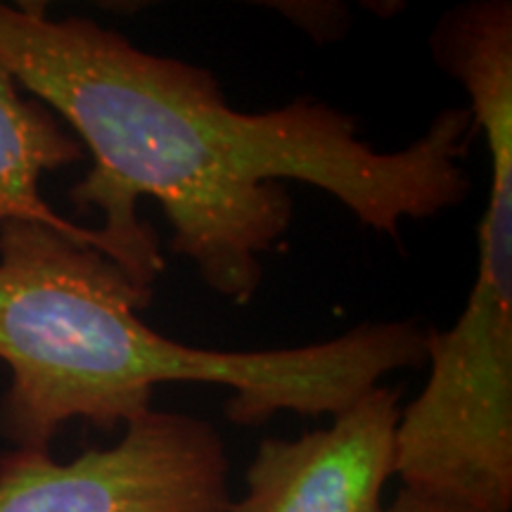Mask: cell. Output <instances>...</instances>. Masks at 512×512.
Returning <instances> with one entry per match:
<instances>
[{
  "label": "cell",
  "instance_id": "obj_1",
  "mask_svg": "<svg viewBox=\"0 0 512 512\" xmlns=\"http://www.w3.org/2000/svg\"><path fill=\"white\" fill-rule=\"evenodd\" d=\"M0 64L91 155L69 200L79 214L100 211L114 261L145 290L166 261L140 200L162 207L171 252L245 306L264 256L292 226L287 181L323 190L394 240L403 221L437 219L472 190L463 159L477 128L467 107H448L408 147L380 152L328 102L240 112L209 69L147 53L88 17L53 19L36 3H0Z\"/></svg>",
  "mask_w": 512,
  "mask_h": 512
},
{
  "label": "cell",
  "instance_id": "obj_2",
  "mask_svg": "<svg viewBox=\"0 0 512 512\" xmlns=\"http://www.w3.org/2000/svg\"><path fill=\"white\" fill-rule=\"evenodd\" d=\"M155 290L110 256L53 228L0 226V437L50 451L69 420L112 432L152 411L159 384H219L230 422L254 427L278 413L337 415L394 370L427 363L415 320L363 323L294 349L216 351L169 339L138 316Z\"/></svg>",
  "mask_w": 512,
  "mask_h": 512
},
{
  "label": "cell",
  "instance_id": "obj_3",
  "mask_svg": "<svg viewBox=\"0 0 512 512\" xmlns=\"http://www.w3.org/2000/svg\"><path fill=\"white\" fill-rule=\"evenodd\" d=\"M434 60L467 95L491 159L477 278L448 330H427L430 377L401 411L403 489L472 512L512 510V5L475 0L441 15Z\"/></svg>",
  "mask_w": 512,
  "mask_h": 512
},
{
  "label": "cell",
  "instance_id": "obj_4",
  "mask_svg": "<svg viewBox=\"0 0 512 512\" xmlns=\"http://www.w3.org/2000/svg\"><path fill=\"white\" fill-rule=\"evenodd\" d=\"M228 467L211 422L152 408L117 446L69 463L36 448L0 453V512H228Z\"/></svg>",
  "mask_w": 512,
  "mask_h": 512
},
{
  "label": "cell",
  "instance_id": "obj_5",
  "mask_svg": "<svg viewBox=\"0 0 512 512\" xmlns=\"http://www.w3.org/2000/svg\"><path fill=\"white\" fill-rule=\"evenodd\" d=\"M401 387L368 389L328 430L268 437L247 467V494L228 512H384L396 467Z\"/></svg>",
  "mask_w": 512,
  "mask_h": 512
},
{
  "label": "cell",
  "instance_id": "obj_6",
  "mask_svg": "<svg viewBox=\"0 0 512 512\" xmlns=\"http://www.w3.org/2000/svg\"><path fill=\"white\" fill-rule=\"evenodd\" d=\"M86 150L64 121L36 98H24L15 76L0 64V226L27 221L53 228L114 261L100 228L64 219L41 195V178L81 162ZM117 264V261H114Z\"/></svg>",
  "mask_w": 512,
  "mask_h": 512
},
{
  "label": "cell",
  "instance_id": "obj_7",
  "mask_svg": "<svg viewBox=\"0 0 512 512\" xmlns=\"http://www.w3.org/2000/svg\"><path fill=\"white\" fill-rule=\"evenodd\" d=\"M273 8L309 31L316 41H337L349 29V12L337 3H275Z\"/></svg>",
  "mask_w": 512,
  "mask_h": 512
},
{
  "label": "cell",
  "instance_id": "obj_8",
  "mask_svg": "<svg viewBox=\"0 0 512 512\" xmlns=\"http://www.w3.org/2000/svg\"><path fill=\"white\" fill-rule=\"evenodd\" d=\"M384 512H472V510L458 508V505L437 501V498H430V496H422L418 491L401 489L399 496L394 498V503L389 505V510Z\"/></svg>",
  "mask_w": 512,
  "mask_h": 512
}]
</instances>
